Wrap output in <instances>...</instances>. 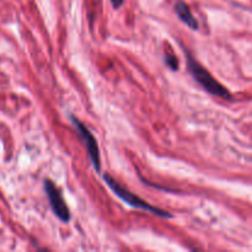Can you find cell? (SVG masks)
I'll list each match as a JSON object with an SVG mask.
<instances>
[{"label": "cell", "instance_id": "7a4b0ae2", "mask_svg": "<svg viewBox=\"0 0 252 252\" xmlns=\"http://www.w3.org/2000/svg\"><path fill=\"white\" fill-rule=\"evenodd\" d=\"M103 180H105V182L107 184V186L112 189L113 193H115L118 198L122 199L123 202L129 204L130 207H134V208H138V209H143V211H148L150 212V213L155 214V216L161 217V218H171L172 217L171 214H169L167 212L162 211V209L158 208V207L152 206V204L148 203L147 201L140 198L139 196L132 193L129 189L123 187L120 182L116 181V180L113 179L112 176H110L108 174H106L105 176H103Z\"/></svg>", "mask_w": 252, "mask_h": 252}, {"label": "cell", "instance_id": "277c9868", "mask_svg": "<svg viewBox=\"0 0 252 252\" xmlns=\"http://www.w3.org/2000/svg\"><path fill=\"white\" fill-rule=\"evenodd\" d=\"M71 122L75 126L76 130H78L79 135L83 139V142L85 143L86 150H88V155L90 158L91 162H93V166L95 169L96 172L101 171V158H100V150H98L97 142H96L95 137L93 135V133L89 130L88 127L83 125L78 118H75L74 116H71Z\"/></svg>", "mask_w": 252, "mask_h": 252}, {"label": "cell", "instance_id": "5b68a950", "mask_svg": "<svg viewBox=\"0 0 252 252\" xmlns=\"http://www.w3.org/2000/svg\"><path fill=\"white\" fill-rule=\"evenodd\" d=\"M175 11H176L179 19L181 20L182 22H185L189 29H198V21H197L196 17L193 16V14L191 12V9H189V5H187L186 2L177 1L176 4H175Z\"/></svg>", "mask_w": 252, "mask_h": 252}, {"label": "cell", "instance_id": "3957f363", "mask_svg": "<svg viewBox=\"0 0 252 252\" xmlns=\"http://www.w3.org/2000/svg\"><path fill=\"white\" fill-rule=\"evenodd\" d=\"M44 191H46L47 198H48L51 208L53 209V213L61 219L64 223H68L70 220V211H69L68 206H66L65 201H64L63 193H62L61 189L56 186L53 181L49 179H46L43 181Z\"/></svg>", "mask_w": 252, "mask_h": 252}, {"label": "cell", "instance_id": "8992f818", "mask_svg": "<svg viewBox=\"0 0 252 252\" xmlns=\"http://www.w3.org/2000/svg\"><path fill=\"white\" fill-rule=\"evenodd\" d=\"M165 63L167 64L170 69L172 70H179V59L174 54H166L165 56Z\"/></svg>", "mask_w": 252, "mask_h": 252}, {"label": "cell", "instance_id": "52a82bcc", "mask_svg": "<svg viewBox=\"0 0 252 252\" xmlns=\"http://www.w3.org/2000/svg\"><path fill=\"white\" fill-rule=\"evenodd\" d=\"M123 1H125V0H111V2H112V5L115 9H118L120 6H122Z\"/></svg>", "mask_w": 252, "mask_h": 252}, {"label": "cell", "instance_id": "6da1fadb", "mask_svg": "<svg viewBox=\"0 0 252 252\" xmlns=\"http://www.w3.org/2000/svg\"><path fill=\"white\" fill-rule=\"evenodd\" d=\"M186 52V61H187V68H189V73L192 74L194 80L211 95L218 96V97L224 98V100H230L231 94L225 86L221 85L216 78L212 76V74L207 70L204 66L201 65V63L196 61L193 56L189 53V51Z\"/></svg>", "mask_w": 252, "mask_h": 252}]
</instances>
